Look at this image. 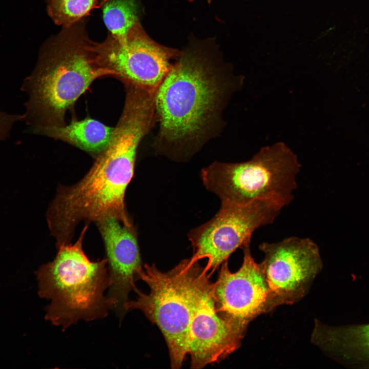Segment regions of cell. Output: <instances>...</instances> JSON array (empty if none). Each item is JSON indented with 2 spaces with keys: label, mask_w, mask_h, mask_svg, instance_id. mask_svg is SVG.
Returning <instances> with one entry per match:
<instances>
[{
  "label": "cell",
  "mask_w": 369,
  "mask_h": 369,
  "mask_svg": "<svg viewBox=\"0 0 369 369\" xmlns=\"http://www.w3.org/2000/svg\"><path fill=\"white\" fill-rule=\"evenodd\" d=\"M315 344L323 351L345 358H355L369 363V324L331 327L316 326Z\"/></svg>",
  "instance_id": "4fadbf2b"
},
{
  "label": "cell",
  "mask_w": 369,
  "mask_h": 369,
  "mask_svg": "<svg viewBox=\"0 0 369 369\" xmlns=\"http://www.w3.org/2000/svg\"><path fill=\"white\" fill-rule=\"evenodd\" d=\"M96 222L106 252L109 280L107 297L111 310L121 320L127 313L129 294L137 289L135 282L143 270L136 234L133 224L114 217Z\"/></svg>",
  "instance_id": "8fae6325"
},
{
  "label": "cell",
  "mask_w": 369,
  "mask_h": 369,
  "mask_svg": "<svg viewBox=\"0 0 369 369\" xmlns=\"http://www.w3.org/2000/svg\"><path fill=\"white\" fill-rule=\"evenodd\" d=\"M300 169L296 155L279 142L262 148L245 162L215 161L201 170V178L221 202L245 204L271 199L284 207L294 198Z\"/></svg>",
  "instance_id": "8992f818"
},
{
  "label": "cell",
  "mask_w": 369,
  "mask_h": 369,
  "mask_svg": "<svg viewBox=\"0 0 369 369\" xmlns=\"http://www.w3.org/2000/svg\"><path fill=\"white\" fill-rule=\"evenodd\" d=\"M211 274L198 261L183 259L170 270L162 272L154 264H145L139 280L149 288L148 293L138 289L135 300H129L126 311H140L161 331L169 351L172 368H181L188 354L192 317L213 282Z\"/></svg>",
  "instance_id": "5b68a950"
},
{
  "label": "cell",
  "mask_w": 369,
  "mask_h": 369,
  "mask_svg": "<svg viewBox=\"0 0 369 369\" xmlns=\"http://www.w3.org/2000/svg\"><path fill=\"white\" fill-rule=\"evenodd\" d=\"M99 64L124 84L152 93L169 72L175 54L150 41L138 24L122 37L109 34L99 43L92 42Z\"/></svg>",
  "instance_id": "9c48e42d"
},
{
  "label": "cell",
  "mask_w": 369,
  "mask_h": 369,
  "mask_svg": "<svg viewBox=\"0 0 369 369\" xmlns=\"http://www.w3.org/2000/svg\"><path fill=\"white\" fill-rule=\"evenodd\" d=\"M250 244L241 248L243 262L236 272L230 271L227 260L221 264L213 286L218 315L243 336L253 319L277 307L262 265L252 257Z\"/></svg>",
  "instance_id": "ba28073f"
},
{
  "label": "cell",
  "mask_w": 369,
  "mask_h": 369,
  "mask_svg": "<svg viewBox=\"0 0 369 369\" xmlns=\"http://www.w3.org/2000/svg\"><path fill=\"white\" fill-rule=\"evenodd\" d=\"M103 19L109 34L126 36L138 24L136 0H102Z\"/></svg>",
  "instance_id": "9a60e30c"
},
{
  "label": "cell",
  "mask_w": 369,
  "mask_h": 369,
  "mask_svg": "<svg viewBox=\"0 0 369 369\" xmlns=\"http://www.w3.org/2000/svg\"><path fill=\"white\" fill-rule=\"evenodd\" d=\"M259 249L264 254L261 263L277 306L301 299L322 266L318 247L309 238L262 242Z\"/></svg>",
  "instance_id": "30bf717a"
},
{
  "label": "cell",
  "mask_w": 369,
  "mask_h": 369,
  "mask_svg": "<svg viewBox=\"0 0 369 369\" xmlns=\"http://www.w3.org/2000/svg\"><path fill=\"white\" fill-rule=\"evenodd\" d=\"M74 24L43 46L36 65L23 82L24 120L33 133L66 125L65 116L95 79L115 73L102 67L82 25Z\"/></svg>",
  "instance_id": "3957f363"
},
{
  "label": "cell",
  "mask_w": 369,
  "mask_h": 369,
  "mask_svg": "<svg viewBox=\"0 0 369 369\" xmlns=\"http://www.w3.org/2000/svg\"><path fill=\"white\" fill-rule=\"evenodd\" d=\"M87 229L86 224L74 244L57 246L54 259L35 272L39 296L50 301L45 319L63 330L79 321L104 318L111 310L106 294L107 259L92 261L85 253L83 242Z\"/></svg>",
  "instance_id": "277c9868"
},
{
  "label": "cell",
  "mask_w": 369,
  "mask_h": 369,
  "mask_svg": "<svg viewBox=\"0 0 369 369\" xmlns=\"http://www.w3.org/2000/svg\"><path fill=\"white\" fill-rule=\"evenodd\" d=\"M23 119V114H12L0 112V141L6 139L15 123Z\"/></svg>",
  "instance_id": "e0dca14e"
},
{
  "label": "cell",
  "mask_w": 369,
  "mask_h": 369,
  "mask_svg": "<svg viewBox=\"0 0 369 369\" xmlns=\"http://www.w3.org/2000/svg\"><path fill=\"white\" fill-rule=\"evenodd\" d=\"M114 129L91 118L81 120L73 118L68 125L46 128L40 134L64 141L97 156L109 144Z\"/></svg>",
  "instance_id": "5bb4252c"
},
{
  "label": "cell",
  "mask_w": 369,
  "mask_h": 369,
  "mask_svg": "<svg viewBox=\"0 0 369 369\" xmlns=\"http://www.w3.org/2000/svg\"><path fill=\"white\" fill-rule=\"evenodd\" d=\"M149 132L141 117L121 114L109 144L96 156L86 175L75 184L58 189L46 215L56 246L70 243L81 221L112 216L132 224L126 212L125 195L134 175L138 147Z\"/></svg>",
  "instance_id": "7a4b0ae2"
},
{
  "label": "cell",
  "mask_w": 369,
  "mask_h": 369,
  "mask_svg": "<svg viewBox=\"0 0 369 369\" xmlns=\"http://www.w3.org/2000/svg\"><path fill=\"white\" fill-rule=\"evenodd\" d=\"M48 13L54 22L64 28L78 23L100 7L99 0H47Z\"/></svg>",
  "instance_id": "2e32d148"
},
{
  "label": "cell",
  "mask_w": 369,
  "mask_h": 369,
  "mask_svg": "<svg viewBox=\"0 0 369 369\" xmlns=\"http://www.w3.org/2000/svg\"><path fill=\"white\" fill-rule=\"evenodd\" d=\"M241 82L209 53L193 49L182 54L154 94L155 153L185 160L220 135L223 111Z\"/></svg>",
  "instance_id": "6da1fadb"
},
{
  "label": "cell",
  "mask_w": 369,
  "mask_h": 369,
  "mask_svg": "<svg viewBox=\"0 0 369 369\" xmlns=\"http://www.w3.org/2000/svg\"><path fill=\"white\" fill-rule=\"evenodd\" d=\"M213 283L202 297L192 317L188 354L191 368H202L224 360L239 348L244 336L216 312Z\"/></svg>",
  "instance_id": "7c38bea8"
},
{
  "label": "cell",
  "mask_w": 369,
  "mask_h": 369,
  "mask_svg": "<svg viewBox=\"0 0 369 369\" xmlns=\"http://www.w3.org/2000/svg\"><path fill=\"white\" fill-rule=\"evenodd\" d=\"M221 202L211 220L188 234L193 250L191 258L197 261L207 258L205 268L211 274L237 249L251 243L254 232L272 223L283 208L271 199L245 204Z\"/></svg>",
  "instance_id": "52a82bcc"
}]
</instances>
